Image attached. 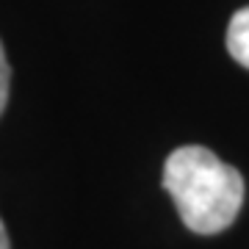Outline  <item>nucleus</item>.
<instances>
[{"label": "nucleus", "instance_id": "obj_1", "mask_svg": "<svg viewBox=\"0 0 249 249\" xmlns=\"http://www.w3.org/2000/svg\"><path fill=\"white\" fill-rule=\"evenodd\" d=\"M163 188L196 235L227 230L244 205V178L205 147H180L163 163Z\"/></svg>", "mask_w": 249, "mask_h": 249}, {"label": "nucleus", "instance_id": "obj_2", "mask_svg": "<svg viewBox=\"0 0 249 249\" xmlns=\"http://www.w3.org/2000/svg\"><path fill=\"white\" fill-rule=\"evenodd\" d=\"M227 50L241 67L249 70V6L232 14L227 28Z\"/></svg>", "mask_w": 249, "mask_h": 249}, {"label": "nucleus", "instance_id": "obj_3", "mask_svg": "<svg viewBox=\"0 0 249 249\" xmlns=\"http://www.w3.org/2000/svg\"><path fill=\"white\" fill-rule=\"evenodd\" d=\"M9 83H11V70H9L6 50H3V42H0V116H3L6 103H9Z\"/></svg>", "mask_w": 249, "mask_h": 249}, {"label": "nucleus", "instance_id": "obj_4", "mask_svg": "<svg viewBox=\"0 0 249 249\" xmlns=\"http://www.w3.org/2000/svg\"><path fill=\"white\" fill-rule=\"evenodd\" d=\"M0 249H11V244H9V232H6V227H3V222H0Z\"/></svg>", "mask_w": 249, "mask_h": 249}]
</instances>
